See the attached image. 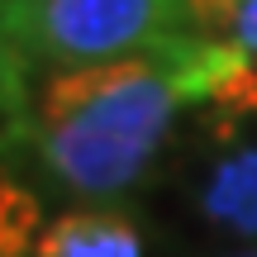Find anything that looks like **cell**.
<instances>
[{
    "instance_id": "277c9868",
    "label": "cell",
    "mask_w": 257,
    "mask_h": 257,
    "mask_svg": "<svg viewBox=\"0 0 257 257\" xmlns=\"http://www.w3.org/2000/svg\"><path fill=\"white\" fill-rule=\"evenodd\" d=\"M200 205L224 229L243 233V238H257V148H243V153L224 157L214 167Z\"/></svg>"
},
{
    "instance_id": "3957f363",
    "label": "cell",
    "mask_w": 257,
    "mask_h": 257,
    "mask_svg": "<svg viewBox=\"0 0 257 257\" xmlns=\"http://www.w3.org/2000/svg\"><path fill=\"white\" fill-rule=\"evenodd\" d=\"M34 257H143V243H138V229L128 214L76 210V214H62L38 238Z\"/></svg>"
},
{
    "instance_id": "6da1fadb",
    "label": "cell",
    "mask_w": 257,
    "mask_h": 257,
    "mask_svg": "<svg viewBox=\"0 0 257 257\" xmlns=\"http://www.w3.org/2000/svg\"><path fill=\"white\" fill-rule=\"evenodd\" d=\"M195 48L191 34H162L134 53L53 72L29 100L48 172L86 200L128 191L157 157L176 100H186L181 67Z\"/></svg>"
},
{
    "instance_id": "7a4b0ae2",
    "label": "cell",
    "mask_w": 257,
    "mask_h": 257,
    "mask_svg": "<svg viewBox=\"0 0 257 257\" xmlns=\"http://www.w3.org/2000/svg\"><path fill=\"white\" fill-rule=\"evenodd\" d=\"M0 34L29 62H100L181 34V0H5Z\"/></svg>"
},
{
    "instance_id": "8992f818",
    "label": "cell",
    "mask_w": 257,
    "mask_h": 257,
    "mask_svg": "<svg viewBox=\"0 0 257 257\" xmlns=\"http://www.w3.org/2000/svg\"><path fill=\"white\" fill-rule=\"evenodd\" d=\"M233 257H257V252H233Z\"/></svg>"
},
{
    "instance_id": "5b68a950",
    "label": "cell",
    "mask_w": 257,
    "mask_h": 257,
    "mask_svg": "<svg viewBox=\"0 0 257 257\" xmlns=\"http://www.w3.org/2000/svg\"><path fill=\"white\" fill-rule=\"evenodd\" d=\"M233 48L257 53V0H243V10H238V29H233Z\"/></svg>"
}]
</instances>
